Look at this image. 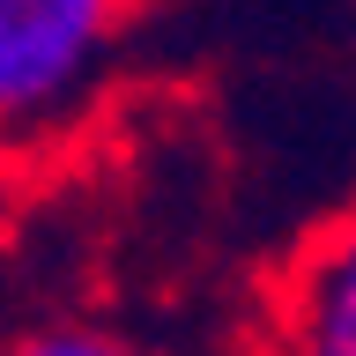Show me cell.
Listing matches in <instances>:
<instances>
[{
  "label": "cell",
  "mask_w": 356,
  "mask_h": 356,
  "mask_svg": "<svg viewBox=\"0 0 356 356\" xmlns=\"http://www.w3.org/2000/svg\"><path fill=\"white\" fill-rule=\"evenodd\" d=\"M141 0H0V149L82 119Z\"/></svg>",
  "instance_id": "cell-1"
},
{
  "label": "cell",
  "mask_w": 356,
  "mask_h": 356,
  "mask_svg": "<svg viewBox=\"0 0 356 356\" xmlns=\"http://www.w3.org/2000/svg\"><path fill=\"white\" fill-rule=\"evenodd\" d=\"M267 349L275 356H356V200L334 208L267 305Z\"/></svg>",
  "instance_id": "cell-2"
},
{
  "label": "cell",
  "mask_w": 356,
  "mask_h": 356,
  "mask_svg": "<svg viewBox=\"0 0 356 356\" xmlns=\"http://www.w3.org/2000/svg\"><path fill=\"white\" fill-rule=\"evenodd\" d=\"M0 356H163L156 341H141L119 319H97V312H60V319H38L0 341Z\"/></svg>",
  "instance_id": "cell-3"
}]
</instances>
